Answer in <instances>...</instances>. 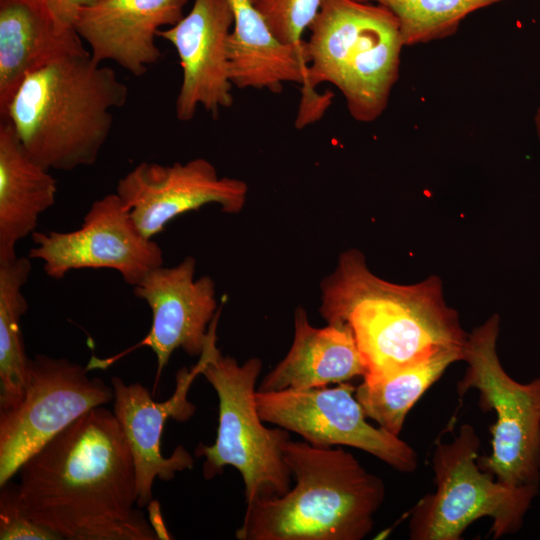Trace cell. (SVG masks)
I'll use <instances>...</instances> for the list:
<instances>
[{
	"label": "cell",
	"instance_id": "obj_25",
	"mask_svg": "<svg viewBox=\"0 0 540 540\" xmlns=\"http://www.w3.org/2000/svg\"><path fill=\"white\" fill-rule=\"evenodd\" d=\"M0 539L57 540L61 538L25 514L19 501L18 485L9 481L1 486Z\"/></svg>",
	"mask_w": 540,
	"mask_h": 540
},
{
	"label": "cell",
	"instance_id": "obj_15",
	"mask_svg": "<svg viewBox=\"0 0 540 540\" xmlns=\"http://www.w3.org/2000/svg\"><path fill=\"white\" fill-rule=\"evenodd\" d=\"M205 363L203 354L190 369L184 367L176 374L173 395L164 402L153 400L150 392L141 384H126L113 377L114 414L128 441L134 460L137 481V505L148 506L152 501V486L156 478L171 481L177 472L193 467V458L183 446H178L169 457L161 453V437L169 418L185 422L190 419L196 406L188 399L194 379L201 375Z\"/></svg>",
	"mask_w": 540,
	"mask_h": 540
},
{
	"label": "cell",
	"instance_id": "obj_8",
	"mask_svg": "<svg viewBox=\"0 0 540 540\" xmlns=\"http://www.w3.org/2000/svg\"><path fill=\"white\" fill-rule=\"evenodd\" d=\"M499 317L491 316L475 328L463 350L467 369L457 384L463 396L479 391L480 407L493 410L492 450L477 459L481 469L514 487L540 482V377L529 383L514 380L502 367L497 353Z\"/></svg>",
	"mask_w": 540,
	"mask_h": 540
},
{
	"label": "cell",
	"instance_id": "obj_11",
	"mask_svg": "<svg viewBox=\"0 0 540 540\" xmlns=\"http://www.w3.org/2000/svg\"><path fill=\"white\" fill-rule=\"evenodd\" d=\"M30 259L43 263L47 276L61 280L72 270L112 269L130 286L164 263L153 238L137 227L116 193L95 200L80 228L68 231H35Z\"/></svg>",
	"mask_w": 540,
	"mask_h": 540
},
{
	"label": "cell",
	"instance_id": "obj_7",
	"mask_svg": "<svg viewBox=\"0 0 540 540\" xmlns=\"http://www.w3.org/2000/svg\"><path fill=\"white\" fill-rule=\"evenodd\" d=\"M480 444L470 424H463L451 442H437L432 457L436 491L411 510V539L459 540L483 517L492 519L494 538L520 529L538 487L510 486L481 469Z\"/></svg>",
	"mask_w": 540,
	"mask_h": 540
},
{
	"label": "cell",
	"instance_id": "obj_12",
	"mask_svg": "<svg viewBox=\"0 0 540 540\" xmlns=\"http://www.w3.org/2000/svg\"><path fill=\"white\" fill-rule=\"evenodd\" d=\"M196 260L185 257L174 267L163 265L150 271L133 286L136 297L144 300L152 312L147 335L125 352L109 359L91 358L87 369L105 368L124 354L146 346L157 359L154 390L171 355L181 348L196 357L203 352L210 324L218 312L215 283L209 276L194 279Z\"/></svg>",
	"mask_w": 540,
	"mask_h": 540
},
{
	"label": "cell",
	"instance_id": "obj_18",
	"mask_svg": "<svg viewBox=\"0 0 540 540\" xmlns=\"http://www.w3.org/2000/svg\"><path fill=\"white\" fill-rule=\"evenodd\" d=\"M366 373L365 362L346 324L314 327L306 311L299 307L294 313V338L288 353L265 375L257 390L325 387Z\"/></svg>",
	"mask_w": 540,
	"mask_h": 540
},
{
	"label": "cell",
	"instance_id": "obj_13",
	"mask_svg": "<svg viewBox=\"0 0 540 540\" xmlns=\"http://www.w3.org/2000/svg\"><path fill=\"white\" fill-rule=\"evenodd\" d=\"M247 192L244 181L219 177L204 158L172 165L141 162L118 181L115 191L148 238L162 232L176 217L207 204L236 214L244 207Z\"/></svg>",
	"mask_w": 540,
	"mask_h": 540
},
{
	"label": "cell",
	"instance_id": "obj_1",
	"mask_svg": "<svg viewBox=\"0 0 540 540\" xmlns=\"http://www.w3.org/2000/svg\"><path fill=\"white\" fill-rule=\"evenodd\" d=\"M19 472L23 511L61 539H159L135 507L132 453L114 412L104 406L74 421Z\"/></svg>",
	"mask_w": 540,
	"mask_h": 540
},
{
	"label": "cell",
	"instance_id": "obj_27",
	"mask_svg": "<svg viewBox=\"0 0 540 540\" xmlns=\"http://www.w3.org/2000/svg\"><path fill=\"white\" fill-rule=\"evenodd\" d=\"M534 123H535L537 136L540 141V106L537 108L536 113L534 115Z\"/></svg>",
	"mask_w": 540,
	"mask_h": 540
},
{
	"label": "cell",
	"instance_id": "obj_29",
	"mask_svg": "<svg viewBox=\"0 0 540 540\" xmlns=\"http://www.w3.org/2000/svg\"><path fill=\"white\" fill-rule=\"evenodd\" d=\"M35 1H38V2H43L44 0H35Z\"/></svg>",
	"mask_w": 540,
	"mask_h": 540
},
{
	"label": "cell",
	"instance_id": "obj_28",
	"mask_svg": "<svg viewBox=\"0 0 540 540\" xmlns=\"http://www.w3.org/2000/svg\"><path fill=\"white\" fill-rule=\"evenodd\" d=\"M356 1H360V2H373V0H356Z\"/></svg>",
	"mask_w": 540,
	"mask_h": 540
},
{
	"label": "cell",
	"instance_id": "obj_17",
	"mask_svg": "<svg viewBox=\"0 0 540 540\" xmlns=\"http://www.w3.org/2000/svg\"><path fill=\"white\" fill-rule=\"evenodd\" d=\"M87 52L73 26L58 23L43 2L0 0V116L24 79L49 63Z\"/></svg>",
	"mask_w": 540,
	"mask_h": 540
},
{
	"label": "cell",
	"instance_id": "obj_26",
	"mask_svg": "<svg viewBox=\"0 0 540 540\" xmlns=\"http://www.w3.org/2000/svg\"><path fill=\"white\" fill-rule=\"evenodd\" d=\"M98 1L99 0H44L43 4L58 23L73 26L78 12L82 8L94 5Z\"/></svg>",
	"mask_w": 540,
	"mask_h": 540
},
{
	"label": "cell",
	"instance_id": "obj_16",
	"mask_svg": "<svg viewBox=\"0 0 540 540\" xmlns=\"http://www.w3.org/2000/svg\"><path fill=\"white\" fill-rule=\"evenodd\" d=\"M188 0H99L82 8L73 23L92 59L110 60L136 77L161 57L155 38L184 17Z\"/></svg>",
	"mask_w": 540,
	"mask_h": 540
},
{
	"label": "cell",
	"instance_id": "obj_10",
	"mask_svg": "<svg viewBox=\"0 0 540 540\" xmlns=\"http://www.w3.org/2000/svg\"><path fill=\"white\" fill-rule=\"evenodd\" d=\"M348 382L328 388L256 392L264 422L300 435L314 446L344 445L367 452L400 472H413L418 457L399 436L366 421V414Z\"/></svg>",
	"mask_w": 540,
	"mask_h": 540
},
{
	"label": "cell",
	"instance_id": "obj_3",
	"mask_svg": "<svg viewBox=\"0 0 540 540\" xmlns=\"http://www.w3.org/2000/svg\"><path fill=\"white\" fill-rule=\"evenodd\" d=\"M283 458L295 486L246 505L238 540H361L372 530L385 485L342 448L289 439Z\"/></svg>",
	"mask_w": 540,
	"mask_h": 540
},
{
	"label": "cell",
	"instance_id": "obj_19",
	"mask_svg": "<svg viewBox=\"0 0 540 540\" xmlns=\"http://www.w3.org/2000/svg\"><path fill=\"white\" fill-rule=\"evenodd\" d=\"M234 23L228 38L230 78L234 86L280 93L284 83L304 89L308 60L306 41L281 43L271 32L252 0H228Z\"/></svg>",
	"mask_w": 540,
	"mask_h": 540
},
{
	"label": "cell",
	"instance_id": "obj_14",
	"mask_svg": "<svg viewBox=\"0 0 540 540\" xmlns=\"http://www.w3.org/2000/svg\"><path fill=\"white\" fill-rule=\"evenodd\" d=\"M234 17L228 0H194L187 15L158 36L177 51L182 83L176 99V116L191 120L199 106L218 116L233 104L229 72L228 38Z\"/></svg>",
	"mask_w": 540,
	"mask_h": 540
},
{
	"label": "cell",
	"instance_id": "obj_21",
	"mask_svg": "<svg viewBox=\"0 0 540 540\" xmlns=\"http://www.w3.org/2000/svg\"><path fill=\"white\" fill-rule=\"evenodd\" d=\"M31 269L28 256L0 263V410L17 405L26 386L30 358L24 348L21 319L28 310L23 287Z\"/></svg>",
	"mask_w": 540,
	"mask_h": 540
},
{
	"label": "cell",
	"instance_id": "obj_24",
	"mask_svg": "<svg viewBox=\"0 0 540 540\" xmlns=\"http://www.w3.org/2000/svg\"><path fill=\"white\" fill-rule=\"evenodd\" d=\"M273 35L283 44L300 46L305 30L318 15L323 0H252Z\"/></svg>",
	"mask_w": 540,
	"mask_h": 540
},
{
	"label": "cell",
	"instance_id": "obj_4",
	"mask_svg": "<svg viewBox=\"0 0 540 540\" xmlns=\"http://www.w3.org/2000/svg\"><path fill=\"white\" fill-rule=\"evenodd\" d=\"M127 98V85L87 51L29 74L3 119L10 120L38 164L71 171L97 161L113 125L111 110Z\"/></svg>",
	"mask_w": 540,
	"mask_h": 540
},
{
	"label": "cell",
	"instance_id": "obj_23",
	"mask_svg": "<svg viewBox=\"0 0 540 540\" xmlns=\"http://www.w3.org/2000/svg\"><path fill=\"white\" fill-rule=\"evenodd\" d=\"M504 0H373L396 17L404 46L455 34L471 13Z\"/></svg>",
	"mask_w": 540,
	"mask_h": 540
},
{
	"label": "cell",
	"instance_id": "obj_22",
	"mask_svg": "<svg viewBox=\"0 0 540 540\" xmlns=\"http://www.w3.org/2000/svg\"><path fill=\"white\" fill-rule=\"evenodd\" d=\"M463 350L445 351L378 380L364 379L356 387V399L367 417L389 433L399 436L413 405L449 365L463 359Z\"/></svg>",
	"mask_w": 540,
	"mask_h": 540
},
{
	"label": "cell",
	"instance_id": "obj_20",
	"mask_svg": "<svg viewBox=\"0 0 540 540\" xmlns=\"http://www.w3.org/2000/svg\"><path fill=\"white\" fill-rule=\"evenodd\" d=\"M56 193V179L30 156L10 120H1L0 263L18 257L17 243L36 231Z\"/></svg>",
	"mask_w": 540,
	"mask_h": 540
},
{
	"label": "cell",
	"instance_id": "obj_6",
	"mask_svg": "<svg viewBox=\"0 0 540 540\" xmlns=\"http://www.w3.org/2000/svg\"><path fill=\"white\" fill-rule=\"evenodd\" d=\"M219 315L220 311L209 327L201 371L218 396L217 434L212 445L200 444L195 453L205 458L203 476L207 480L226 466L237 469L247 505L256 498L283 495L291 488L292 473L283 458L290 434L281 427H266L259 414L255 388L262 361L253 357L239 364L217 348Z\"/></svg>",
	"mask_w": 540,
	"mask_h": 540
},
{
	"label": "cell",
	"instance_id": "obj_2",
	"mask_svg": "<svg viewBox=\"0 0 540 540\" xmlns=\"http://www.w3.org/2000/svg\"><path fill=\"white\" fill-rule=\"evenodd\" d=\"M320 313L346 324L365 362V380H378L448 350H463L467 334L448 307L438 277L399 285L370 271L364 255L343 252L321 283Z\"/></svg>",
	"mask_w": 540,
	"mask_h": 540
},
{
	"label": "cell",
	"instance_id": "obj_5",
	"mask_svg": "<svg viewBox=\"0 0 540 540\" xmlns=\"http://www.w3.org/2000/svg\"><path fill=\"white\" fill-rule=\"evenodd\" d=\"M307 82L297 125L316 120L326 108L314 88L334 85L349 114L370 123L385 111L399 78L404 43L394 14L375 2L323 0L308 29Z\"/></svg>",
	"mask_w": 540,
	"mask_h": 540
},
{
	"label": "cell",
	"instance_id": "obj_9",
	"mask_svg": "<svg viewBox=\"0 0 540 540\" xmlns=\"http://www.w3.org/2000/svg\"><path fill=\"white\" fill-rule=\"evenodd\" d=\"M88 372L65 358H30L21 401L0 410V487L74 421L114 400L112 385Z\"/></svg>",
	"mask_w": 540,
	"mask_h": 540
}]
</instances>
